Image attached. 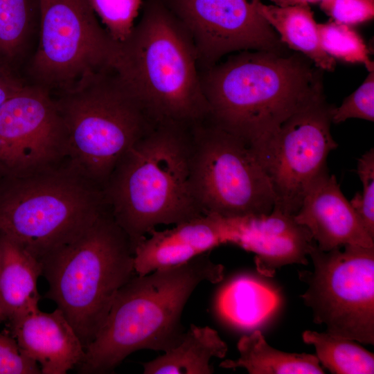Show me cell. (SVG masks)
I'll use <instances>...</instances> for the list:
<instances>
[{
	"mask_svg": "<svg viewBox=\"0 0 374 374\" xmlns=\"http://www.w3.org/2000/svg\"><path fill=\"white\" fill-rule=\"evenodd\" d=\"M106 26L112 37L118 42L127 39L134 28V21L143 6L142 0H89Z\"/></svg>",
	"mask_w": 374,
	"mask_h": 374,
	"instance_id": "obj_26",
	"label": "cell"
},
{
	"mask_svg": "<svg viewBox=\"0 0 374 374\" xmlns=\"http://www.w3.org/2000/svg\"><path fill=\"white\" fill-rule=\"evenodd\" d=\"M343 247L328 251L312 247L308 256L314 270L299 272L308 285L301 298L327 332L373 344L374 247Z\"/></svg>",
	"mask_w": 374,
	"mask_h": 374,
	"instance_id": "obj_10",
	"label": "cell"
},
{
	"mask_svg": "<svg viewBox=\"0 0 374 374\" xmlns=\"http://www.w3.org/2000/svg\"><path fill=\"white\" fill-rule=\"evenodd\" d=\"M224 267L205 253L178 265L135 274L117 292L108 316L85 348L80 373H107L141 349L166 351L182 339L183 309L202 282H220Z\"/></svg>",
	"mask_w": 374,
	"mask_h": 374,
	"instance_id": "obj_2",
	"label": "cell"
},
{
	"mask_svg": "<svg viewBox=\"0 0 374 374\" xmlns=\"http://www.w3.org/2000/svg\"><path fill=\"white\" fill-rule=\"evenodd\" d=\"M55 93L67 134L66 162L103 190L124 154L157 123L114 70Z\"/></svg>",
	"mask_w": 374,
	"mask_h": 374,
	"instance_id": "obj_7",
	"label": "cell"
},
{
	"mask_svg": "<svg viewBox=\"0 0 374 374\" xmlns=\"http://www.w3.org/2000/svg\"><path fill=\"white\" fill-rule=\"evenodd\" d=\"M357 175L362 184L350 203L368 234L374 238V149L370 148L358 159Z\"/></svg>",
	"mask_w": 374,
	"mask_h": 374,
	"instance_id": "obj_27",
	"label": "cell"
},
{
	"mask_svg": "<svg viewBox=\"0 0 374 374\" xmlns=\"http://www.w3.org/2000/svg\"><path fill=\"white\" fill-rule=\"evenodd\" d=\"M26 82L20 75H15L0 82V107L2 104L17 91H18Z\"/></svg>",
	"mask_w": 374,
	"mask_h": 374,
	"instance_id": "obj_31",
	"label": "cell"
},
{
	"mask_svg": "<svg viewBox=\"0 0 374 374\" xmlns=\"http://www.w3.org/2000/svg\"><path fill=\"white\" fill-rule=\"evenodd\" d=\"M335 105L326 96L287 118L265 141L252 148L275 197L274 210L295 215L314 181L328 171L337 143L331 132Z\"/></svg>",
	"mask_w": 374,
	"mask_h": 374,
	"instance_id": "obj_11",
	"label": "cell"
},
{
	"mask_svg": "<svg viewBox=\"0 0 374 374\" xmlns=\"http://www.w3.org/2000/svg\"><path fill=\"white\" fill-rule=\"evenodd\" d=\"M120 42L114 71L156 123L190 127L209 116L196 48L165 0H145Z\"/></svg>",
	"mask_w": 374,
	"mask_h": 374,
	"instance_id": "obj_4",
	"label": "cell"
},
{
	"mask_svg": "<svg viewBox=\"0 0 374 374\" xmlns=\"http://www.w3.org/2000/svg\"><path fill=\"white\" fill-rule=\"evenodd\" d=\"M23 354L36 362L42 374H65L82 361L85 348L62 312L34 307L9 322Z\"/></svg>",
	"mask_w": 374,
	"mask_h": 374,
	"instance_id": "obj_16",
	"label": "cell"
},
{
	"mask_svg": "<svg viewBox=\"0 0 374 374\" xmlns=\"http://www.w3.org/2000/svg\"><path fill=\"white\" fill-rule=\"evenodd\" d=\"M39 28V0H0V66L19 75L35 50Z\"/></svg>",
	"mask_w": 374,
	"mask_h": 374,
	"instance_id": "obj_20",
	"label": "cell"
},
{
	"mask_svg": "<svg viewBox=\"0 0 374 374\" xmlns=\"http://www.w3.org/2000/svg\"><path fill=\"white\" fill-rule=\"evenodd\" d=\"M190 35L199 70L239 51H286L260 14V0H165Z\"/></svg>",
	"mask_w": 374,
	"mask_h": 374,
	"instance_id": "obj_13",
	"label": "cell"
},
{
	"mask_svg": "<svg viewBox=\"0 0 374 374\" xmlns=\"http://www.w3.org/2000/svg\"><path fill=\"white\" fill-rule=\"evenodd\" d=\"M290 50L239 51L199 70L208 118L254 148L325 96L323 71Z\"/></svg>",
	"mask_w": 374,
	"mask_h": 374,
	"instance_id": "obj_1",
	"label": "cell"
},
{
	"mask_svg": "<svg viewBox=\"0 0 374 374\" xmlns=\"http://www.w3.org/2000/svg\"><path fill=\"white\" fill-rule=\"evenodd\" d=\"M258 10L289 49L303 54L323 71L335 69L336 60L320 45L317 23L310 6H278L261 3Z\"/></svg>",
	"mask_w": 374,
	"mask_h": 374,
	"instance_id": "obj_21",
	"label": "cell"
},
{
	"mask_svg": "<svg viewBox=\"0 0 374 374\" xmlns=\"http://www.w3.org/2000/svg\"><path fill=\"white\" fill-rule=\"evenodd\" d=\"M134 249L136 274L144 276L157 269L183 264L225 243L221 217L206 214L171 229L148 233Z\"/></svg>",
	"mask_w": 374,
	"mask_h": 374,
	"instance_id": "obj_17",
	"label": "cell"
},
{
	"mask_svg": "<svg viewBox=\"0 0 374 374\" xmlns=\"http://www.w3.org/2000/svg\"><path fill=\"white\" fill-rule=\"evenodd\" d=\"M134 248L107 208L76 238L40 260L53 301L84 348L103 326L118 290L136 274Z\"/></svg>",
	"mask_w": 374,
	"mask_h": 374,
	"instance_id": "obj_5",
	"label": "cell"
},
{
	"mask_svg": "<svg viewBox=\"0 0 374 374\" xmlns=\"http://www.w3.org/2000/svg\"><path fill=\"white\" fill-rule=\"evenodd\" d=\"M319 6L332 20L350 26L374 17V0H323Z\"/></svg>",
	"mask_w": 374,
	"mask_h": 374,
	"instance_id": "obj_29",
	"label": "cell"
},
{
	"mask_svg": "<svg viewBox=\"0 0 374 374\" xmlns=\"http://www.w3.org/2000/svg\"><path fill=\"white\" fill-rule=\"evenodd\" d=\"M108 208L103 190L64 163L0 178V234L41 260Z\"/></svg>",
	"mask_w": 374,
	"mask_h": 374,
	"instance_id": "obj_6",
	"label": "cell"
},
{
	"mask_svg": "<svg viewBox=\"0 0 374 374\" xmlns=\"http://www.w3.org/2000/svg\"><path fill=\"white\" fill-rule=\"evenodd\" d=\"M15 75H19L15 74L0 66V82Z\"/></svg>",
	"mask_w": 374,
	"mask_h": 374,
	"instance_id": "obj_33",
	"label": "cell"
},
{
	"mask_svg": "<svg viewBox=\"0 0 374 374\" xmlns=\"http://www.w3.org/2000/svg\"><path fill=\"white\" fill-rule=\"evenodd\" d=\"M294 218L311 233L319 249L328 251L346 244L374 247L334 175L327 171L308 189Z\"/></svg>",
	"mask_w": 374,
	"mask_h": 374,
	"instance_id": "obj_15",
	"label": "cell"
},
{
	"mask_svg": "<svg viewBox=\"0 0 374 374\" xmlns=\"http://www.w3.org/2000/svg\"><path fill=\"white\" fill-rule=\"evenodd\" d=\"M38 364L24 355L12 336L0 332V374H39Z\"/></svg>",
	"mask_w": 374,
	"mask_h": 374,
	"instance_id": "obj_30",
	"label": "cell"
},
{
	"mask_svg": "<svg viewBox=\"0 0 374 374\" xmlns=\"http://www.w3.org/2000/svg\"><path fill=\"white\" fill-rule=\"evenodd\" d=\"M320 45L333 59L350 64H363L368 71H374L370 51L362 35L353 28L332 19L317 24Z\"/></svg>",
	"mask_w": 374,
	"mask_h": 374,
	"instance_id": "obj_25",
	"label": "cell"
},
{
	"mask_svg": "<svg viewBox=\"0 0 374 374\" xmlns=\"http://www.w3.org/2000/svg\"><path fill=\"white\" fill-rule=\"evenodd\" d=\"M119 49L89 0H39L37 44L26 71L30 83L55 93L114 70Z\"/></svg>",
	"mask_w": 374,
	"mask_h": 374,
	"instance_id": "obj_9",
	"label": "cell"
},
{
	"mask_svg": "<svg viewBox=\"0 0 374 374\" xmlns=\"http://www.w3.org/2000/svg\"><path fill=\"white\" fill-rule=\"evenodd\" d=\"M274 5L287 6L294 5H307L319 3L323 0H270Z\"/></svg>",
	"mask_w": 374,
	"mask_h": 374,
	"instance_id": "obj_32",
	"label": "cell"
},
{
	"mask_svg": "<svg viewBox=\"0 0 374 374\" xmlns=\"http://www.w3.org/2000/svg\"><path fill=\"white\" fill-rule=\"evenodd\" d=\"M277 302L271 290L256 281L242 279L226 290L222 304L224 312L235 322L252 326L270 314Z\"/></svg>",
	"mask_w": 374,
	"mask_h": 374,
	"instance_id": "obj_24",
	"label": "cell"
},
{
	"mask_svg": "<svg viewBox=\"0 0 374 374\" xmlns=\"http://www.w3.org/2000/svg\"><path fill=\"white\" fill-rule=\"evenodd\" d=\"M221 218L226 244L255 253L256 269L261 274L272 276L283 266L308 264L307 256L316 242L294 216L273 209L269 214Z\"/></svg>",
	"mask_w": 374,
	"mask_h": 374,
	"instance_id": "obj_14",
	"label": "cell"
},
{
	"mask_svg": "<svg viewBox=\"0 0 374 374\" xmlns=\"http://www.w3.org/2000/svg\"><path fill=\"white\" fill-rule=\"evenodd\" d=\"M0 323L38 306L42 264L19 244L0 234Z\"/></svg>",
	"mask_w": 374,
	"mask_h": 374,
	"instance_id": "obj_18",
	"label": "cell"
},
{
	"mask_svg": "<svg viewBox=\"0 0 374 374\" xmlns=\"http://www.w3.org/2000/svg\"><path fill=\"white\" fill-rule=\"evenodd\" d=\"M354 118L374 121V71H369L363 83L339 107H335L332 123L338 124Z\"/></svg>",
	"mask_w": 374,
	"mask_h": 374,
	"instance_id": "obj_28",
	"label": "cell"
},
{
	"mask_svg": "<svg viewBox=\"0 0 374 374\" xmlns=\"http://www.w3.org/2000/svg\"><path fill=\"white\" fill-rule=\"evenodd\" d=\"M240 357L226 359L220 366L244 368L250 374H323L317 357L308 353L280 351L269 346L262 332L256 330L242 336L238 343Z\"/></svg>",
	"mask_w": 374,
	"mask_h": 374,
	"instance_id": "obj_22",
	"label": "cell"
},
{
	"mask_svg": "<svg viewBox=\"0 0 374 374\" xmlns=\"http://www.w3.org/2000/svg\"><path fill=\"white\" fill-rule=\"evenodd\" d=\"M228 348L217 332L191 324L181 341L150 362L143 363L144 374H211L213 357L223 358Z\"/></svg>",
	"mask_w": 374,
	"mask_h": 374,
	"instance_id": "obj_19",
	"label": "cell"
},
{
	"mask_svg": "<svg viewBox=\"0 0 374 374\" xmlns=\"http://www.w3.org/2000/svg\"><path fill=\"white\" fill-rule=\"evenodd\" d=\"M67 134L53 93L25 83L0 107V178L62 164Z\"/></svg>",
	"mask_w": 374,
	"mask_h": 374,
	"instance_id": "obj_12",
	"label": "cell"
},
{
	"mask_svg": "<svg viewBox=\"0 0 374 374\" xmlns=\"http://www.w3.org/2000/svg\"><path fill=\"white\" fill-rule=\"evenodd\" d=\"M0 261H1V250H0Z\"/></svg>",
	"mask_w": 374,
	"mask_h": 374,
	"instance_id": "obj_34",
	"label": "cell"
},
{
	"mask_svg": "<svg viewBox=\"0 0 374 374\" xmlns=\"http://www.w3.org/2000/svg\"><path fill=\"white\" fill-rule=\"evenodd\" d=\"M191 127L157 123L124 154L103 187L134 249L159 224L204 215L190 182Z\"/></svg>",
	"mask_w": 374,
	"mask_h": 374,
	"instance_id": "obj_3",
	"label": "cell"
},
{
	"mask_svg": "<svg viewBox=\"0 0 374 374\" xmlns=\"http://www.w3.org/2000/svg\"><path fill=\"white\" fill-rule=\"evenodd\" d=\"M302 339L314 346L319 362L331 373H374L373 353L357 341L312 330L304 331Z\"/></svg>",
	"mask_w": 374,
	"mask_h": 374,
	"instance_id": "obj_23",
	"label": "cell"
},
{
	"mask_svg": "<svg viewBox=\"0 0 374 374\" xmlns=\"http://www.w3.org/2000/svg\"><path fill=\"white\" fill-rule=\"evenodd\" d=\"M190 182L204 215L269 214L270 183L252 148L208 118L191 127Z\"/></svg>",
	"mask_w": 374,
	"mask_h": 374,
	"instance_id": "obj_8",
	"label": "cell"
}]
</instances>
